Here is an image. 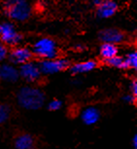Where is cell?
<instances>
[{
  "instance_id": "obj_1",
  "label": "cell",
  "mask_w": 137,
  "mask_h": 149,
  "mask_svg": "<svg viewBox=\"0 0 137 149\" xmlns=\"http://www.w3.org/2000/svg\"><path fill=\"white\" fill-rule=\"evenodd\" d=\"M17 100L21 107L28 110H37L44 104L45 95L40 89L27 86L19 89Z\"/></svg>"
},
{
  "instance_id": "obj_2",
  "label": "cell",
  "mask_w": 137,
  "mask_h": 149,
  "mask_svg": "<svg viewBox=\"0 0 137 149\" xmlns=\"http://www.w3.org/2000/svg\"><path fill=\"white\" fill-rule=\"evenodd\" d=\"M4 6L6 15L14 21L24 22L31 14V8L24 0H10L5 2Z\"/></svg>"
},
{
  "instance_id": "obj_3",
  "label": "cell",
  "mask_w": 137,
  "mask_h": 149,
  "mask_svg": "<svg viewBox=\"0 0 137 149\" xmlns=\"http://www.w3.org/2000/svg\"><path fill=\"white\" fill-rule=\"evenodd\" d=\"M32 54L43 60L55 58L57 55V43L51 38H41L33 45Z\"/></svg>"
},
{
  "instance_id": "obj_4",
  "label": "cell",
  "mask_w": 137,
  "mask_h": 149,
  "mask_svg": "<svg viewBox=\"0 0 137 149\" xmlns=\"http://www.w3.org/2000/svg\"><path fill=\"white\" fill-rule=\"evenodd\" d=\"M41 73L44 74H55L68 68L69 61L65 58H52L43 60L38 64Z\"/></svg>"
},
{
  "instance_id": "obj_5",
  "label": "cell",
  "mask_w": 137,
  "mask_h": 149,
  "mask_svg": "<svg viewBox=\"0 0 137 149\" xmlns=\"http://www.w3.org/2000/svg\"><path fill=\"white\" fill-rule=\"evenodd\" d=\"M0 39L7 45H17L21 41V35L17 32L12 24L2 22L0 24Z\"/></svg>"
},
{
  "instance_id": "obj_6",
  "label": "cell",
  "mask_w": 137,
  "mask_h": 149,
  "mask_svg": "<svg viewBox=\"0 0 137 149\" xmlns=\"http://www.w3.org/2000/svg\"><path fill=\"white\" fill-rule=\"evenodd\" d=\"M93 3L97 7V16L101 19H108L113 17L118 10V5L116 2L111 0H105V1H99L95 0Z\"/></svg>"
},
{
  "instance_id": "obj_7",
  "label": "cell",
  "mask_w": 137,
  "mask_h": 149,
  "mask_svg": "<svg viewBox=\"0 0 137 149\" xmlns=\"http://www.w3.org/2000/svg\"><path fill=\"white\" fill-rule=\"evenodd\" d=\"M19 74L21 75L24 80L27 81V82L32 83V82L37 81L39 78H40L41 71H40V69H39L38 64L29 61V63L22 64L21 66Z\"/></svg>"
},
{
  "instance_id": "obj_8",
  "label": "cell",
  "mask_w": 137,
  "mask_h": 149,
  "mask_svg": "<svg viewBox=\"0 0 137 149\" xmlns=\"http://www.w3.org/2000/svg\"><path fill=\"white\" fill-rule=\"evenodd\" d=\"M99 38L103 41V43L117 45L122 43L125 40L124 32L117 29H103L99 33Z\"/></svg>"
},
{
  "instance_id": "obj_9",
  "label": "cell",
  "mask_w": 137,
  "mask_h": 149,
  "mask_svg": "<svg viewBox=\"0 0 137 149\" xmlns=\"http://www.w3.org/2000/svg\"><path fill=\"white\" fill-rule=\"evenodd\" d=\"M32 51L28 48L17 47L10 53V60L16 64H22L29 63L32 58Z\"/></svg>"
},
{
  "instance_id": "obj_10",
  "label": "cell",
  "mask_w": 137,
  "mask_h": 149,
  "mask_svg": "<svg viewBox=\"0 0 137 149\" xmlns=\"http://www.w3.org/2000/svg\"><path fill=\"white\" fill-rule=\"evenodd\" d=\"M19 77V70L11 64L0 65V80L8 83H14L18 81Z\"/></svg>"
},
{
  "instance_id": "obj_11",
  "label": "cell",
  "mask_w": 137,
  "mask_h": 149,
  "mask_svg": "<svg viewBox=\"0 0 137 149\" xmlns=\"http://www.w3.org/2000/svg\"><path fill=\"white\" fill-rule=\"evenodd\" d=\"M16 149H34V139L28 134H21L16 137L15 139Z\"/></svg>"
},
{
  "instance_id": "obj_12",
  "label": "cell",
  "mask_w": 137,
  "mask_h": 149,
  "mask_svg": "<svg viewBox=\"0 0 137 149\" xmlns=\"http://www.w3.org/2000/svg\"><path fill=\"white\" fill-rule=\"evenodd\" d=\"M100 118V112L97 108L95 107H88L83 111L81 119L86 125H93L98 122Z\"/></svg>"
},
{
  "instance_id": "obj_13",
  "label": "cell",
  "mask_w": 137,
  "mask_h": 149,
  "mask_svg": "<svg viewBox=\"0 0 137 149\" xmlns=\"http://www.w3.org/2000/svg\"><path fill=\"white\" fill-rule=\"evenodd\" d=\"M97 66L96 61H86L82 63H75L71 66V72L73 74H81V73H86L89 71H93Z\"/></svg>"
},
{
  "instance_id": "obj_14",
  "label": "cell",
  "mask_w": 137,
  "mask_h": 149,
  "mask_svg": "<svg viewBox=\"0 0 137 149\" xmlns=\"http://www.w3.org/2000/svg\"><path fill=\"white\" fill-rule=\"evenodd\" d=\"M118 47L117 45L103 43L100 47V56L104 58V61L110 60V58L118 56Z\"/></svg>"
},
{
  "instance_id": "obj_15",
  "label": "cell",
  "mask_w": 137,
  "mask_h": 149,
  "mask_svg": "<svg viewBox=\"0 0 137 149\" xmlns=\"http://www.w3.org/2000/svg\"><path fill=\"white\" fill-rule=\"evenodd\" d=\"M105 63L110 66H113V67H116V68H120V69H125L127 68V65H125V60L124 58H121V57H116L110 58V60H107L105 61Z\"/></svg>"
},
{
  "instance_id": "obj_16",
  "label": "cell",
  "mask_w": 137,
  "mask_h": 149,
  "mask_svg": "<svg viewBox=\"0 0 137 149\" xmlns=\"http://www.w3.org/2000/svg\"><path fill=\"white\" fill-rule=\"evenodd\" d=\"M125 63L127 65V68H137V53L136 52H130L128 53L127 56L125 58Z\"/></svg>"
},
{
  "instance_id": "obj_17",
  "label": "cell",
  "mask_w": 137,
  "mask_h": 149,
  "mask_svg": "<svg viewBox=\"0 0 137 149\" xmlns=\"http://www.w3.org/2000/svg\"><path fill=\"white\" fill-rule=\"evenodd\" d=\"M11 113V108L8 104L0 103V126L8 120Z\"/></svg>"
},
{
  "instance_id": "obj_18",
  "label": "cell",
  "mask_w": 137,
  "mask_h": 149,
  "mask_svg": "<svg viewBox=\"0 0 137 149\" xmlns=\"http://www.w3.org/2000/svg\"><path fill=\"white\" fill-rule=\"evenodd\" d=\"M62 106V102H60V100H53L52 102H49L48 104V109L51 111H57L60 110Z\"/></svg>"
},
{
  "instance_id": "obj_19",
  "label": "cell",
  "mask_w": 137,
  "mask_h": 149,
  "mask_svg": "<svg viewBox=\"0 0 137 149\" xmlns=\"http://www.w3.org/2000/svg\"><path fill=\"white\" fill-rule=\"evenodd\" d=\"M8 55V51H7V48L4 46V45L0 44V61H4Z\"/></svg>"
},
{
  "instance_id": "obj_20",
  "label": "cell",
  "mask_w": 137,
  "mask_h": 149,
  "mask_svg": "<svg viewBox=\"0 0 137 149\" xmlns=\"http://www.w3.org/2000/svg\"><path fill=\"white\" fill-rule=\"evenodd\" d=\"M130 90H131V95L136 97V95H137V81L136 80H133L132 82H131Z\"/></svg>"
},
{
  "instance_id": "obj_21",
  "label": "cell",
  "mask_w": 137,
  "mask_h": 149,
  "mask_svg": "<svg viewBox=\"0 0 137 149\" xmlns=\"http://www.w3.org/2000/svg\"><path fill=\"white\" fill-rule=\"evenodd\" d=\"M124 100H125V102H127V103H133L134 102H135V97L132 95L131 94L125 95V97H124Z\"/></svg>"
},
{
  "instance_id": "obj_22",
  "label": "cell",
  "mask_w": 137,
  "mask_h": 149,
  "mask_svg": "<svg viewBox=\"0 0 137 149\" xmlns=\"http://www.w3.org/2000/svg\"><path fill=\"white\" fill-rule=\"evenodd\" d=\"M132 144H133V147L134 149H137V134L133 136V139H132Z\"/></svg>"
}]
</instances>
